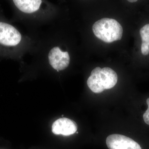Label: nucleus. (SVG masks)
<instances>
[{
	"label": "nucleus",
	"mask_w": 149,
	"mask_h": 149,
	"mask_svg": "<svg viewBox=\"0 0 149 149\" xmlns=\"http://www.w3.org/2000/svg\"><path fill=\"white\" fill-rule=\"evenodd\" d=\"M21 34L12 25L0 22V45L6 47H13L20 42Z\"/></svg>",
	"instance_id": "nucleus-3"
},
{
	"label": "nucleus",
	"mask_w": 149,
	"mask_h": 149,
	"mask_svg": "<svg viewBox=\"0 0 149 149\" xmlns=\"http://www.w3.org/2000/svg\"><path fill=\"white\" fill-rule=\"evenodd\" d=\"M48 58L51 66L58 71L67 68L70 61L68 52H62L58 47H55L50 51Z\"/></svg>",
	"instance_id": "nucleus-5"
},
{
	"label": "nucleus",
	"mask_w": 149,
	"mask_h": 149,
	"mask_svg": "<svg viewBox=\"0 0 149 149\" xmlns=\"http://www.w3.org/2000/svg\"><path fill=\"white\" fill-rule=\"evenodd\" d=\"M147 104L148 105V109L145 112L143 115V120L148 125H149V98L147 99Z\"/></svg>",
	"instance_id": "nucleus-9"
},
{
	"label": "nucleus",
	"mask_w": 149,
	"mask_h": 149,
	"mask_svg": "<svg viewBox=\"0 0 149 149\" xmlns=\"http://www.w3.org/2000/svg\"><path fill=\"white\" fill-rule=\"evenodd\" d=\"M13 2L18 9L27 13H32L38 10L42 3L40 0H14Z\"/></svg>",
	"instance_id": "nucleus-7"
},
{
	"label": "nucleus",
	"mask_w": 149,
	"mask_h": 149,
	"mask_svg": "<svg viewBox=\"0 0 149 149\" xmlns=\"http://www.w3.org/2000/svg\"><path fill=\"white\" fill-rule=\"evenodd\" d=\"M94 35L105 42L111 43L121 40L123 29L120 23L113 19L102 18L93 26Z\"/></svg>",
	"instance_id": "nucleus-2"
},
{
	"label": "nucleus",
	"mask_w": 149,
	"mask_h": 149,
	"mask_svg": "<svg viewBox=\"0 0 149 149\" xmlns=\"http://www.w3.org/2000/svg\"><path fill=\"white\" fill-rule=\"evenodd\" d=\"M77 126L74 121L66 118H62L56 120L53 123L52 131L56 135L69 136L74 134L77 131Z\"/></svg>",
	"instance_id": "nucleus-6"
},
{
	"label": "nucleus",
	"mask_w": 149,
	"mask_h": 149,
	"mask_svg": "<svg viewBox=\"0 0 149 149\" xmlns=\"http://www.w3.org/2000/svg\"><path fill=\"white\" fill-rule=\"evenodd\" d=\"M140 34L142 41L141 52L143 55H148L149 54V24H146L141 28Z\"/></svg>",
	"instance_id": "nucleus-8"
},
{
	"label": "nucleus",
	"mask_w": 149,
	"mask_h": 149,
	"mask_svg": "<svg viewBox=\"0 0 149 149\" xmlns=\"http://www.w3.org/2000/svg\"><path fill=\"white\" fill-rule=\"evenodd\" d=\"M76 133H78V132H76Z\"/></svg>",
	"instance_id": "nucleus-11"
},
{
	"label": "nucleus",
	"mask_w": 149,
	"mask_h": 149,
	"mask_svg": "<svg viewBox=\"0 0 149 149\" xmlns=\"http://www.w3.org/2000/svg\"><path fill=\"white\" fill-rule=\"evenodd\" d=\"M116 72L108 67L103 68L97 67L93 69L87 80V85L91 91L96 93L113 88L117 83Z\"/></svg>",
	"instance_id": "nucleus-1"
},
{
	"label": "nucleus",
	"mask_w": 149,
	"mask_h": 149,
	"mask_svg": "<svg viewBox=\"0 0 149 149\" xmlns=\"http://www.w3.org/2000/svg\"><path fill=\"white\" fill-rule=\"evenodd\" d=\"M128 2L130 3H134L136 2L137 1V0H129L128 1Z\"/></svg>",
	"instance_id": "nucleus-10"
},
{
	"label": "nucleus",
	"mask_w": 149,
	"mask_h": 149,
	"mask_svg": "<svg viewBox=\"0 0 149 149\" xmlns=\"http://www.w3.org/2000/svg\"><path fill=\"white\" fill-rule=\"evenodd\" d=\"M106 144L109 149H142L133 139L120 134L110 135L107 138Z\"/></svg>",
	"instance_id": "nucleus-4"
}]
</instances>
